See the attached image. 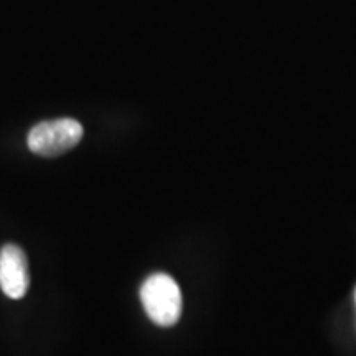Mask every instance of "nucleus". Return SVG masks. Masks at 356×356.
<instances>
[{"instance_id":"obj_1","label":"nucleus","mask_w":356,"mask_h":356,"mask_svg":"<svg viewBox=\"0 0 356 356\" xmlns=\"http://www.w3.org/2000/svg\"><path fill=\"white\" fill-rule=\"evenodd\" d=\"M140 302L145 314L159 327H173L181 315V291L168 274H152L140 287Z\"/></svg>"},{"instance_id":"obj_2","label":"nucleus","mask_w":356,"mask_h":356,"mask_svg":"<svg viewBox=\"0 0 356 356\" xmlns=\"http://www.w3.org/2000/svg\"><path fill=\"white\" fill-rule=\"evenodd\" d=\"M83 139V126L76 119L61 118L43 121L29 132L26 144L40 157H58L70 152Z\"/></svg>"},{"instance_id":"obj_3","label":"nucleus","mask_w":356,"mask_h":356,"mask_svg":"<svg viewBox=\"0 0 356 356\" xmlns=\"http://www.w3.org/2000/svg\"><path fill=\"white\" fill-rule=\"evenodd\" d=\"M30 286L29 261L22 248L6 244L0 249V289L13 300L25 297Z\"/></svg>"},{"instance_id":"obj_4","label":"nucleus","mask_w":356,"mask_h":356,"mask_svg":"<svg viewBox=\"0 0 356 356\" xmlns=\"http://www.w3.org/2000/svg\"><path fill=\"white\" fill-rule=\"evenodd\" d=\"M355 300H356V291H355Z\"/></svg>"}]
</instances>
